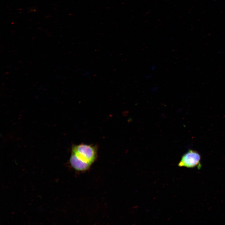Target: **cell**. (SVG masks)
<instances>
[{"mask_svg":"<svg viewBox=\"0 0 225 225\" xmlns=\"http://www.w3.org/2000/svg\"><path fill=\"white\" fill-rule=\"evenodd\" d=\"M201 159L200 155L197 152L189 150L182 155L178 166L189 168L197 167L200 169L201 167Z\"/></svg>","mask_w":225,"mask_h":225,"instance_id":"7a4b0ae2","label":"cell"},{"mask_svg":"<svg viewBox=\"0 0 225 225\" xmlns=\"http://www.w3.org/2000/svg\"><path fill=\"white\" fill-rule=\"evenodd\" d=\"M97 153V148L94 146L84 144L73 145L70 158L71 165L77 171H86L95 162Z\"/></svg>","mask_w":225,"mask_h":225,"instance_id":"6da1fadb","label":"cell"}]
</instances>
